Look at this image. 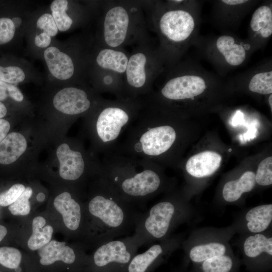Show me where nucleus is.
<instances>
[{
  "mask_svg": "<svg viewBox=\"0 0 272 272\" xmlns=\"http://www.w3.org/2000/svg\"><path fill=\"white\" fill-rule=\"evenodd\" d=\"M99 2L54 0L49 11L58 31L66 32L86 25L95 17Z\"/></svg>",
  "mask_w": 272,
  "mask_h": 272,
  "instance_id": "12",
  "label": "nucleus"
},
{
  "mask_svg": "<svg viewBox=\"0 0 272 272\" xmlns=\"http://www.w3.org/2000/svg\"><path fill=\"white\" fill-rule=\"evenodd\" d=\"M222 157L213 151H204L191 157L187 161L185 169L190 175L196 178L211 176L220 167Z\"/></svg>",
  "mask_w": 272,
  "mask_h": 272,
  "instance_id": "23",
  "label": "nucleus"
},
{
  "mask_svg": "<svg viewBox=\"0 0 272 272\" xmlns=\"http://www.w3.org/2000/svg\"><path fill=\"white\" fill-rule=\"evenodd\" d=\"M98 185V191L88 202L87 210L94 220L100 245L128 234L134 229L140 213L101 175Z\"/></svg>",
  "mask_w": 272,
  "mask_h": 272,
  "instance_id": "5",
  "label": "nucleus"
},
{
  "mask_svg": "<svg viewBox=\"0 0 272 272\" xmlns=\"http://www.w3.org/2000/svg\"><path fill=\"white\" fill-rule=\"evenodd\" d=\"M39 78L33 66L23 59L11 65L0 64V81L15 85L28 80Z\"/></svg>",
  "mask_w": 272,
  "mask_h": 272,
  "instance_id": "27",
  "label": "nucleus"
},
{
  "mask_svg": "<svg viewBox=\"0 0 272 272\" xmlns=\"http://www.w3.org/2000/svg\"><path fill=\"white\" fill-rule=\"evenodd\" d=\"M271 61H265L238 78L247 80V87L250 92L261 95L271 94Z\"/></svg>",
  "mask_w": 272,
  "mask_h": 272,
  "instance_id": "26",
  "label": "nucleus"
},
{
  "mask_svg": "<svg viewBox=\"0 0 272 272\" xmlns=\"http://www.w3.org/2000/svg\"><path fill=\"white\" fill-rule=\"evenodd\" d=\"M144 1L100 2L96 16L95 45L124 49L150 41Z\"/></svg>",
  "mask_w": 272,
  "mask_h": 272,
  "instance_id": "2",
  "label": "nucleus"
},
{
  "mask_svg": "<svg viewBox=\"0 0 272 272\" xmlns=\"http://www.w3.org/2000/svg\"><path fill=\"white\" fill-rule=\"evenodd\" d=\"M27 141L21 133L13 132L0 143V164L7 165L16 161L25 151Z\"/></svg>",
  "mask_w": 272,
  "mask_h": 272,
  "instance_id": "28",
  "label": "nucleus"
},
{
  "mask_svg": "<svg viewBox=\"0 0 272 272\" xmlns=\"http://www.w3.org/2000/svg\"><path fill=\"white\" fill-rule=\"evenodd\" d=\"M194 44L220 73L241 66L255 50L248 40L227 34L202 40L197 38Z\"/></svg>",
  "mask_w": 272,
  "mask_h": 272,
  "instance_id": "10",
  "label": "nucleus"
},
{
  "mask_svg": "<svg viewBox=\"0 0 272 272\" xmlns=\"http://www.w3.org/2000/svg\"><path fill=\"white\" fill-rule=\"evenodd\" d=\"M227 249L226 245L221 242H208L191 247L188 251V257L194 264H196L207 259L227 254Z\"/></svg>",
  "mask_w": 272,
  "mask_h": 272,
  "instance_id": "32",
  "label": "nucleus"
},
{
  "mask_svg": "<svg viewBox=\"0 0 272 272\" xmlns=\"http://www.w3.org/2000/svg\"><path fill=\"white\" fill-rule=\"evenodd\" d=\"M7 233L6 228L0 225V242L3 239Z\"/></svg>",
  "mask_w": 272,
  "mask_h": 272,
  "instance_id": "41",
  "label": "nucleus"
},
{
  "mask_svg": "<svg viewBox=\"0 0 272 272\" xmlns=\"http://www.w3.org/2000/svg\"><path fill=\"white\" fill-rule=\"evenodd\" d=\"M102 99L83 85H74L59 90L54 95L52 104L55 109L64 114L79 115L94 109Z\"/></svg>",
  "mask_w": 272,
  "mask_h": 272,
  "instance_id": "13",
  "label": "nucleus"
},
{
  "mask_svg": "<svg viewBox=\"0 0 272 272\" xmlns=\"http://www.w3.org/2000/svg\"><path fill=\"white\" fill-rule=\"evenodd\" d=\"M255 183V174L252 171H246L238 179L226 183L223 189V196L226 201H235L243 193L251 191Z\"/></svg>",
  "mask_w": 272,
  "mask_h": 272,
  "instance_id": "29",
  "label": "nucleus"
},
{
  "mask_svg": "<svg viewBox=\"0 0 272 272\" xmlns=\"http://www.w3.org/2000/svg\"><path fill=\"white\" fill-rule=\"evenodd\" d=\"M7 113V108L4 103L0 101V119L5 117Z\"/></svg>",
  "mask_w": 272,
  "mask_h": 272,
  "instance_id": "40",
  "label": "nucleus"
},
{
  "mask_svg": "<svg viewBox=\"0 0 272 272\" xmlns=\"http://www.w3.org/2000/svg\"><path fill=\"white\" fill-rule=\"evenodd\" d=\"M255 181L262 186L272 184V157H267L260 163L255 174Z\"/></svg>",
  "mask_w": 272,
  "mask_h": 272,
  "instance_id": "36",
  "label": "nucleus"
},
{
  "mask_svg": "<svg viewBox=\"0 0 272 272\" xmlns=\"http://www.w3.org/2000/svg\"><path fill=\"white\" fill-rule=\"evenodd\" d=\"M248 229L252 233H259L265 231L272 221V205L256 206L246 214Z\"/></svg>",
  "mask_w": 272,
  "mask_h": 272,
  "instance_id": "30",
  "label": "nucleus"
},
{
  "mask_svg": "<svg viewBox=\"0 0 272 272\" xmlns=\"http://www.w3.org/2000/svg\"><path fill=\"white\" fill-rule=\"evenodd\" d=\"M32 194L30 187L25 188L20 196L9 207V210L14 215H27L30 212V203L29 199Z\"/></svg>",
  "mask_w": 272,
  "mask_h": 272,
  "instance_id": "35",
  "label": "nucleus"
},
{
  "mask_svg": "<svg viewBox=\"0 0 272 272\" xmlns=\"http://www.w3.org/2000/svg\"><path fill=\"white\" fill-rule=\"evenodd\" d=\"M155 164L112 151L105 154L100 173L125 200L142 205L162 188L163 178Z\"/></svg>",
  "mask_w": 272,
  "mask_h": 272,
  "instance_id": "3",
  "label": "nucleus"
},
{
  "mask_svg": "<svg viewBox=\"0 0 272 272\" xmlns=\"http://www.w3.org/2000/svg\"><path fill=\"white\" fill-rule=\"evenodd\" d=\"M56 156L59 162L60 177L67 180L79 179L84 174L86 163L83 154L72 150L68 144H61L57 149Z\"/></svg>",
  "mask_w": 272,
  "mask_h": 272,
  "instance_id": "21",
  "label": "nucleus"
},
{
  "mask_svg": "<svg viewBox=\"0 0 272 272\" xmlns=\"http://www.w3.org/2000/svg\"><path fill=\"white\" fill-rule=\"evenodd\" d=\"M58 32L50 11L34 13L25 34L29 49L34 55L41 57Z\"/></svg>",
  "mask_w": 272,
  "mask_h": 272,
  "instance_id": "14",
  "label": "nucleus"
},
{
  "mask_svg": "<svg viewBox=\"0 0 272 272\" xmlns=\"http://www.w3.org/2000/svg\"><path fill=\"white\" fill-rule=\"evenodd\" d=\"M39 263L44 266H49L56 262L65 264L69 270L83 271L88 260L81 259L75 250L65 245L64 242L55 240L49 241L39 249Z\"/></svg>",
  "mask_w": 272,
  "mask_h": 272,
  "instance_id": "15",
  "label": "nucleus"
},
{
  "mask_svg": "<svg viewBox=\"0 0 272 272\" xmlns=\"http://www.w3.org/2000/svg\"><path fill=\"white\" fill-rule=\"evenodd\" d=\"M93 43L92 36L74 38L62 44L53 39L41 55L48 76L59 82L83 84L88 78Z\"/></svg>",
  "mask_w": 272,
  "mask_h": 272,
  "instance_id": "6",
  "label": "nucleus"
},
{
  "mask_svg": "<svg viewBox=\"0 0 272 272\" xmlns=\"http://www.w3.org/2000/svg\"><path fill=\"white\" fill-rule=\"evenodd\" d=\"M196 1H144L147 22L156 33L166 66L182 58L197 38L200 6Z\"/></svg>",
  "mask_w": 272,
  "mask_h": 272,
  "instance_id": "1",
  "label": "nucleus"
},
{
  "mask_svg": "<svg viewBox=\"0 0 272 272\" xmlns=\"http://www.w3.org/2000/svg\"><path fill=\"white\" fill-rule=\"evenodd\" d=\"M45 219L40 216L34 218L32 221V234L28 241V246L32 250L39 249L51 240L53 232L50 225L44 226Z\"/></svg>",
  "mask_w": 272,
  "mask_h": 272,
  "instance_id": "33",
  "label": "nucleus"
},
{
  "mask_svg": "<svg viewBox=\"0 0 272 272\" xmlns=\"http://www.w3.org/2000/svg\"><path fill=\"white\" fill-rule=\"evenodd\" d=\"M25 189L22 184H15L8 190L0 193V206H10L20 196Z\"/></svg>",
  "mask_w": 272,
  "mask_h": 272,
  "instance_id": "38",
  "label": "nucleus"
},
{
  "mask_svg": "<svg viewBox=\"0 0 272 272\" xmlns=\"http://www.w3.org/2000/svg\"><path fill=\"white\" fill-rule=\"evenodd\" d=\"M245 263L253 272L266 270L271 267L272 238L257 233L248 237L243 244Z\"/></svg>",
  "mask_w": 272,
  "mask_h": 272,
  "instance_id": "16",
  "label": "nucleus"
},
{
  "mask_svg": "<svg viewBox=\"0 0 272 272\" xmlns=\"http://www.w3.org/2000/svg\"><path fill=\"white\" fill-rule=\"evenodd\" d=\"M10 129V124L8 121L4 119H0V143L8 135Z\"/></svg>",
  "mask_w": 272,
  "mask_h": 272,
  "instance_id": "39",
  "label": "nucleus"
},
{
  "mask_svg": "<svg viewBox=\"0 0 272 272\" xmlns=\"http://www.w3.org/2000/svg\"><path fill=\"white\" fill-rule=\"evenodd\" d=\"M129 55L124 49L99 46L93 44L90 66L123 76Z\"/></svg>",
  "mask_w": 272,
  "mask_h": 272,
  "instance_id": "19",
  "label": "nucleus"
},
{
  "mask_svg": "<svg viewBox=\"0 0 272 272\" xmlns=\"http://www.w3.org/2000/svg\"><path fill=\"white\" fill-rule=\"evenodd\" d=\"M178 244L175 239H165L152 245L145 252L136 254L130 261L127 272H154L165 261Z\"/></svg>",
  "mask_w": 272,
  "mask_h": 272,
  "instance_id": "17",
  "label": "nucleus"
},
{
  "mask_svg": "<svg viewBox=\"0 0 272 272\" xmlns=\"http://www.w3.org/2000/svg\"><path fill=\"white\" fill-rule=\"evenodd\" d=\"M268 101L269 107L271 110H272V95L271 94H270L268 97Z\"/></svg>",
  "mask_w": 272,
  "mask_h": 272,
  "instance_id": "43",
  "label": "nucleus"
},
{
  "mask_svg": "<svg viewBox=\"0 0 272 272\" xmlns=\"http://www.w3.org/2000/svg\"><path fill=\"white\" fill-rule=\"evenodd\" d=\"M33 14L26 8L12 17H0V45L11 42L20 33L25 36Z\"/></svg>",
  "mask_w": 272,
  "mask_h": 272,
  "instance_id": "25",
  "label": "nucleus"
},
{
  "mask_svg": "<svg viewBox=\"0 0 272 272\" xmlns=\"http://www.w3.org/2000/svg\"><path fill=\"white\" fill-rule=\"evenodd\" d=\"M20 251L14 247H0V265L13 272H24Z\"/></svg>",
  "mask_w": 272,
  "mask_h": 272,
  "instance_id": "34",
  "label": "nucleus"
},
{
  "mask_svg": "<svg viewBox=\"0 0 272 272\" xmlns=\"http://www.w3.org/2000/svg\"><path fill=\"white\" fill-rule=\"evenodd\" d=\"M8 98L21 102L24 100V95L16 85L0 81V101L2 102Z\"/></svg>",
  "mask_w": 272,
  "mask_h": 272,
  "instance_id": "37",
  "label": "nucleus"
},
{
  "mask_svg": "<svg viewBox=\"0 0 272 272\" xmlns=\"http://www.w3.org/2000/svg\"><path fill=\"white\" fill-rule=\"evenodd\" d=\"M158 78L162 80L159 90L144 99L156 107L194 101L220 84L222 79L196 62L182 58L166 66Z\"/></svg>",
  "mask_w": 272,
  "mask_h": 272,
  "instance_id": "4",
  "label": "nucleus"
},
{
  "mask_svg": "<svg viewBox=\"0 0 272 272\" xmlns=\"http://www.w3.org/2000/svg\"><path fill=\"white\" fill-rule=\"evenodd\" d=\"M231 151V149H229V151Z\"/></svg>",
  "mask_w": 272,
  "mask_h": 272,
  "instance_id": "44",
  "label": "nucleus"
},
{
  "mask_svg": "<svg viewBox=\"0 0 272 272\" xmlns=\"http://www.w3.org/2000/svg\"><path fill=\"white\" fill-rule=\"evenodd\" d=\"M138 248L131 236L105 242L88 259L83 272H127Z\"/></svg>",
  "mask_w": 272,
  "mask_h": 272,
  "instance_id": "11",
  "label": "nucleus"
},
{
  "mask_svg": "<svg viewBox=\"0 0 272 272\" xmlns=\"http://www.w3.org/2000/svg\"><path fill=\"white\" fill-rule=\"evenodd\" d=\"M165 67L158 46L150 41L134 46L123 75L124 98L143 99L150 94Z\"/></svg>",
  "mask_w": 272,
  "mask_h": 272,
  "instance_id": "8",
  "label": "nucleus"
},
{
  "mask_svg": "<svg viewBox=\"0 0 272 272\" xmlns=\"http://www.w3.org/2000/svg\"><path fill=\"white\" fill-rule=\"evenodd\" d=\"M256 2L248 0L217 1L214 9L215 20L223 27H233L238 25Z\"/></svg>",
  "mask_w": 272,
  "mask_h": 272,
  "instance_id": "20",
  "label": "nucleus"
},
{
  "mask_svg": "<svg viewBox=\"0 0 272 272\" xmlns=\"http://www.w3.org/2000/svg\"><path fill=\"white\" fill-rule=\"evenodd\" d=\"M143 106L142 99H102L94 109L95 133L105 154L113 151L134 121Z\"/></svg>",
  "mask_w": 272,
  "mask_h": 272,
  "instance_id": "7",
  "label": "nucleus"
},
{
  "mask_svg": "<svg viewBox=\"0 0 272 272\" xmlns=\"http://www.w3.org/2000/svg\"><path fill=\"white\" fill-rule=\"evenodd\" d=\"M45 198V194L42 192L39 193L36 196V199L38 201H43Z\"/></svg>",
  "mask_w": 272,
  "mask_h": 272,
  "instance_id": "42",
  "label": "nucleus"
},
{
  "mask_svg": "<svg viewBox=\"0 0 272 272\" xmlns=\"http://www.w3.org/2000/svg\"><path fill=\"white\" fill-rule=\"evenodd\" d=\"M194 265L190 272H236L238 266V261L228 254L215 256Z\"/></svg>",
  "mask_w": 272,
  "mask_h": 272,
  "instance_id": "31",
  "label": "nucleus"
},
{
  "mask_svg": "<svg viewBox=\"0 0 272 272\" xmlns=\"http://www.w3.org/2000/svg\"><path fill=\"white\" fill-rule=\"evenodd\" d=\"M178 272H182V271H178Z\"/></svg>",
  "mask_w": 272,
  "mask_h": 272,
  "instance_id": "45",
  "label": "nucleus"
},
{
  "mask_svg": "<svg viewBox=\"0 0 272 272\" xmlns=\"http://www.w3.org/2000/svg\"><path fill=\"white\" fill-rule=\"evenodd\" d=\"M184 208L174 199H165L140 213L131 236L138 247L155 241L166 239L172 229L182 220Z\"/></svg>",
  "mask_w": 272,
  "mask_h": 272,
  "instance_id": "9",
  "label": "nucleus"
},
{
  "mask_svg": "<svg viewBox=\"0 0 272 272\" xmlns=\"http://www.w3.org/2000/svg\"><path fill=\"white\" fill-rule=\"evenodd\" d=\"M88 79L91 81L96 92L112 94L116 96V99L125 98L123 76L90 66Z\"/></svg>",
  "mask_w": 272,
  "mask_h": 272,
  "instance_id": "22",
  "label": "nucleus"
},
{
  "mask_svg": "<svg viewBox=\"0 0 272 272\" xmlns=\"http://www.w3.org/2000/svg\"><path fill=\"white\" fill-rule=\"evenodd\" d=\"M272 35L271 3H265L253 13L247 39L255 50L262 48Z\"/></svg>",
  "mask_w": 272,
  "mask_h": 272,
  "instance_id": "18",
  "label": "nucleus"
},
{
  "mask_svg": "<svg viewBox=\"0 0 272 272\" xmlns=\"http://www.w3.org/2000/svg\"><path fill=\"white\" fill-rule=\"evenodd\" d=\"M56 210L61 214L65 226L70 230L76 231L81 226L83 218L80 204L67 192L57 196L54 200Z\"/></svg>",
  "mask_w": 272,
  "mask_h": 272,
  "instance_id": "24",
  "label": "nucleus"
}]
</instances>
